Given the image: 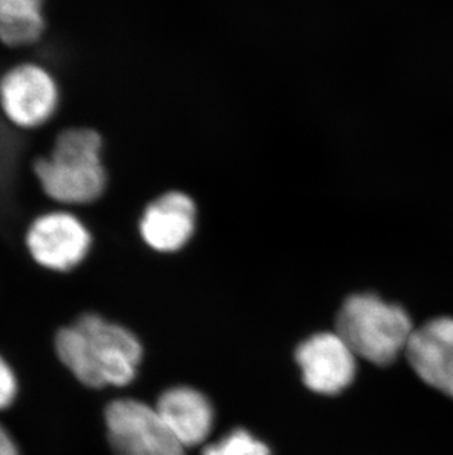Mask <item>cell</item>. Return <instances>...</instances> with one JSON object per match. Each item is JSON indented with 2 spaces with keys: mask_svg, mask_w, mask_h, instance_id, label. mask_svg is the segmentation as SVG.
<instances>
[{
  "mask_svg": "<svg viewBox=\"0 0 453 455\" xmlns=\"http://www.w3.org/2000/svg\"><path fill=\"white\" fill-rule=\"evenodd\" d=\"M156 411L183 447H195L210 436L214 425V408L202 392L176 387L163 392Z\"/></svg>",
  "mask_w": 453,
  "mask_h": 455,
  "instance_id": "obj_10",
  "label": "cell"
},
{
  "mask_svg": "<svg viewBox=\"0 0 453 455\" xmlns=\"http://www.w3.org/2000/svg\"><path fill=\"white\" fill-rule=\"evenodd\" d=\"M60 100L55 77L36 62H22L0 78V108L17 129H42L55 116Z\"/></svg>",
  "mask_w": 453,
  "mask_h": 455,
  "instance_id": "obj_6",
  "label": "cell"
},
{
  "mask_svg": "<svg viewBox=\"0 0 453 455\" xmlns=\"http://www.w3.org/2000/svg\"><path fill=\"white\" fill-rule=\"evenodd\" d=\"M195 215L196 208L190 196L177 190L163 192L141 212L139 236L155 252H176L193 236Z\"/></svg>",
  "mask_w": 453,
  "mask_h": 455,
  "instance_id": "obj_8",
  "label": "cell"
},
{
  "mask_svg": "<svg viewBox=\"0 0 453 455\" xmlns=\"http://www.w3.org/2000/svg\"><path fill=\"white\" fill-rule=\"evenodd\" d=\"M18 395V379L8 361L0 355V411L15 403Z\"/></svg>",
  "mask_w": 453,
  "mask_h": 455,
  "instance_id": "obj_13",
  "label": "cell"
},
{
  "mask_svg": "<svg viewBox=\"0 0 453 455\" xmlns=\"http://www.w3.org/2000/svg\"><path fill=\"white\" fill-rule=\"evenodd\" d=\"M26 246L36 266L52 275H71L91 257L93 235L71 208L37 215L26 233Z\"/></svg>",
  "mask_w": 453,
  "mask_h": 455,
  "instance_id": "obj_4",
  "label": "cell"
},
{
  "mask_svg": "<svg viewBox=\"0 0 453 455\" xmlns=\"http://www.w3.org/2000/svg\"><path fill=\"white\" fill-rule=\"evenodd\" d=\"M55 349L74 378L91 389L130 385L143 356L133 331L91 313L62 327L56 333Z\"/></svg>",
  "mask_w": 453,
  "mask_h": 455,
  "instance_id": "obj_1",
  "label": "cell"
},
{
  "mask_svg": "<svg viewBox=\"0 0 453 455\" xmlns=\"http://www.w3.org/2000/svg\"><path fill=\"white\" fill-rule=\"evenodd\" d=\"M114 455H186V447L163 423L156 408L133 398L112 401L105 410Z\"/></svg>",
  "mask_w": 453,
  "mask_h": 455,
  "instance_id": "obj_5",
  "label": "cell"
},
{
  "mask_svg": "<svg viewBox=\"0 0 453 455\" xmlns=\"http://www.w3.org/2000/svg\"><path fill=\"white\" fill-rule=\"evenodd\" d=\"M33 172L58 208L91 205L107 188L102 136L89 127L60 130L51 154L36 159Z\"/></svg>",
  "mask_w": 453,
  "mask_h": 455,
  "instance_id": "obj_2",
  "label": "cell"
},
{
  "mask_svg": "<svg viewBox=\"0 0 453 455\" xmlns=\"http://www.w3.org/2000/svg\"><path fill=\"white\" fill-rule=\"evenodd\" d=\"M0 455H21L17 443L2 425H0Z\"/></svg>",
  "mask_w": 453,
  "mask_h": 455,
  "instance_id": "obj_14",
  "label": "cell"
},
{
  "mask_svg": "<svg viewBox=\"0 0 453 455\" xmlns=\"http://www.w3.org/2000/svg\"><path fill=\"white\" fill-rule=\"evenodd\" d=\"M202 455H271V451L248 430L235 429L219 443L208 445Z\"/></svg>",
  "mask_w": 453,
  "mask_h": 455,
  "instance_id": "obj_12",
  "label": "cell"
},
{
  "mask_svg": "<svg viewBox=\"0 0 453 455\" xmlns=\"http://www.w3.org/2000/svg\"><path fill=\"white\" fill-rule=\"evenodd\" d=\"M46 0H0V44L28 49L39 44L46 30Z\"/></svg>",
  "mask_w": 453,
  "mask_h": 455,
  "instance_id": "obj_11",
  "label": "cell"
},
{
  "mask_svg": "<svg viewBox=\"0 0 453 455\" xmlns=\"http://www.w3.org/2000/svg\"><path fill=\"white\" fill-rule=\"evenodd\" d=\"M405 353L419 379L453 398L452 317L433 318L415 329Z\"/></svg>",
  "mask_w": 453,
  "mask_h": 455,
  "instance_id": "obj_9",
  "label": "cell"
},
{
  "mask_svg": "<svg viewBox=\"0 0 453 455\" xmlns=\"http://www.w3.org/2000/svg\"><path fill=\"white\" fill-rule=\"evenodd\" d=\"M296 363L305 385L321 395L340 394L356 376V355L336 331L304 340L296 349Z\"/></svg>",
  "mask_w": 453,
  "mask_h": 455,
  "instance_id": "obj_7",
  "label": "cell"
},
{
  "mask_svg": "<svg viewBox=\"0 0 453 455\" xmlns=\"http://www.w3.org/2000/svg\"><path fill=\"white\" fill-rule=\"evenodd\" d=\"M414 326L407 311L374 293L347 298L338 311L336 333L356 356L389 365L407 351Z\"/></svg>",
  "mask_w": 453,
  "mask_h": 455,
  "instance_id": "obj_3",
  "label": "cell"
}]
</instances>
